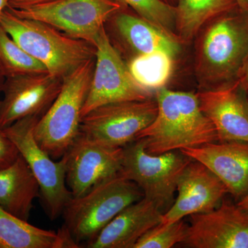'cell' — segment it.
Masks as SVG:
<instances>
[{"label":"cell","instance_id":"6da1fadb","mask_svg":"<svg viewBox=\"0 0 248 248\" xmlns=\"http://www.w3.org/2000/svg\"><path fill=\"white\" fill-rule=\"evenodd\" d=\"M195 73L200 91L240 79L248 61V11L239 6L207 23L196 37Z\"/></svg>","mask_w":248,"mask_h":248},{"label":"cell","instance_id":"7a4b0ae2","mask_svg":"<svg viewBox=\"0 0 248 248\" xmlns=\"http://www.w3.org/2000/svg\"><path fill=\"white\" fill-rule=\"evenodd\" d=\"M158 111L136 140L147 153L160 155L218 141L216 130L201 109L197 93L163 87L155 91Z\"/></svg>","mask_w":248,"mask_h":248},{"label":"cell","instance_id":"3957f363","mask_svg":"<svg viewBox=\"0 0 248 248\" xmlns=\"http://www.w3.org/2000/svg\"><path fill=\"white\" fill-rule=\"evenodd\" d=\"M0 23L26 52L49 73L64 79L81 64L95 58V46L66 35L40 21L18 17L9 9L0 14Z\"/></svg>","mask_w":248,"mask_h":248},{"label":"cell","instance_id":"277c9868","mask_svg":"<svg viewBox=\"0 0 248 248\" xmlns=\"http://www.w3.org/2000/svg\"><path fill=\"white\" fill-rule=\"evenodd\" d=\"M94 64L95 58L91 59L63 79L58 97L35 124L36 141L53 159L62 158L79 136Z\"/></svg>","mask_w":248,"mask_h":248},{"label":"cell","instance_id":"5b68a950","mask_svg":"<svg viewBox=\"0 0 248 248\" xmlns=\"http://www.w3.org/2000/svg\"><path fill=\"white\" fill-rule=\"evenodd\" d=\"M143 197L140 187L119 173L84 195L72 197L62 213L63 226L77 244H87L124 208Z\"/></svg>","mask_w":248,"mask_h":248},{"label":"cell","instance_id":"8992f818","mask_svg":"<svg viewBox=\"0 0 248 248\" xmlns=\"http://www.w3.org/2000/svg\"><path fill=\"white\" fill-rule=\"evenodd\" d=\"M125 7L119 0H52L22 9H7L18 17L46 23L95 46L108 19Z\"/></svg>","mask_w":248,"mask_h":248},{"label":"cell","instance_id":"52a82bcc","mask_svg":"<svg viewBox=\"0 0 248 248\" xmlns=\"http://www.w3.org/2000/svg\"><path fill=\"white\" fill-rule=\"evenodd\" d=\"M192 160L180 151L150 154L135 140L123 148L121 173L163 210L172 202L179 177Z\"/></svg>","mask_w":248,"mask_h":248},{"label":"cell","instance_id":"ba28073f","mask_svg":"<svg viewBox=\"0 0 248 248\" xmlns=\"http://www.w3.org/2000/svg\"><path fill=\"white\" fill-rule=\"evenodd\" d=\"M37 117H28L18 120L3 129L5 135L16 146L39 183L40 193L49 218L55 220L62 215L72 193L66 187V158L65 155L59 161L44 151L36 141L34 128Z\"/></svg>","mask_w":248,"mask_h":248},{"label":"cell","instance_id":"9c48e42d","mask_svg":"<svg viewBox=\"0 0 248 248\" xmlns=\"http://www.w3.org/2000/svg\"><path fill=\"white\" fill-rule=\"evenodd\" d=\"M95 47L94 73L82 117L106 104L155 97V92L145 89L134 79L126 62L109 41L104 27L97 37Z\"/></svg>","mask_w":248,"mask_h":248},{"label":"cell","instance_id":"30bf717a","mask_svg":"<svg viewBox=\"0 0 248 248\" xmlns=\"http://www.w3.org/2000/svg\"><path fill=\"white\" fill-rule=\"evenodd\" d=\"M157 111L155 97L106 104L82 117L80 133L107 146L124 148L154 121Z\"/></svg>","mask_w":248,"mask_h":248},{"label":"cell","instance_id":"8fae6325","mask_svg":"<svg viewBox=\"0 0 248 248\" xmlns=\"http://www.w3.org/2000/svg\"><path fill=\"white\" fill-rule=\"evenodd\" d=\"M63 79L48 72L6 77L0 99V130L28 117L41 118L61 91Z\"/></svg>","mask_w":248,"mask_h":248},{"label":"cell","instance_id":"7c38bea8","mask_svg":"<svg viewBox=\"0 0 248 248\" xmlns=\"http://www.w3.org/2000/svg\"><path fill=\"white\" fill-rule=\"evenodd\" d=\"M109 41L126 63L141 55L161 50L176 59L182 42L125 7L116 12L104 24Z\"/></svg>","mask_w":248,"mask_h":248},{"label":"cell","instance_id":"4fadbf2b","mask_svg":"<svg viewBox=\"0 0 248 248\" xmlns=\"http://www.w3.org/2000/svg\"><path fill=\"white\" fill-rule=\"evenodd\" d=\"M64 155L66 184L73 197L84 195L122 170L123 148L107 146L81 133Z\"/></svg>","mask_w":248,"mask_h":248},{"label":"cell","instance_id":"5bb4252c","mask_svg":"<svg viewBox=\"0 0 248 248\" xmlns=\"http://www.w3.org/2000/svg\"><path fill=\"white\" fill-rule=\"evenodd\" d=\"M182 245L191 248H248V211L226 202L190 216Z\"/></svg>","mask_w":248,"mask_h":248},{"label":"cell","instance_id":"9a60e30c","mask_svg":"<svg viewBox=\"0 0 248 248\" xmlns=\"http://www.w3.org/2000/svg\"><path fill=\"white\" fill-rule=\"evenodd\" d=\"M177 197L161 224H170L186 217L207 213L217 208L228 194L223 182L202 163L192 159L178 181Z\"/></svg>","mask_w":248,"mask_h":248},{"label":"cell","instance_id":"2e32d148","mask_svg":"<svg viewBox=\"0 0 248 248\" xmlns=\"http://www.w3.org/2000/svg\"><path fill=\"white\" fill-rule=\"evenodd\" d=\"M202 112L211 121L218 141L248 143V100L241 81L197 93Z\"/></svg>","mask_w":248,"mask_h":248},{"label":"cell","instance_id":"e0dca14e","mask_svg":"<svg viewBox=\"0 0 248 248\" xmlns=\"http://www.w3.org/2000/svg\"><path fill=\"white\" fill-rule=\"evenodd\" d=\"M180 151L210 170L235 200L238 202L248 192V142L217 141Z\"/></svg>","mask_w":248,"mask_h":248},{"label":"cell","instance_id":"ac0fdd59","mask_svg":"<svg viewBox=\"0 0 248 248\" xmlns=\"http://www.w3.org/2000/svg\"><path fill=\"white\" fill-rule=\"evenodd\" d=\"M162 210L143 197L112 218L92 241L89 248H134L145 233L162 221Z\"/></svg>","mask_w":248,"mask_h":248},{"label":"cell","instance_id":"d6986e66","mask_svg":"<svg viewBox=\"0 0 248 248\" xmlns=\"http://www.w3.org/2000/svg\"><path fill=\"white\" fill-rule=\"evenodd\" d=\"M40 192L38 182L20 154L14 164L0 170V206L8 213L28 221Z\"/></svg>","mask_w":248,"mask_h":248},{"label":"cell","instance_id":"ffe728a7","mask_svg":"<svg viewBox=\"0 0 248 248\" xmlns=\"http://www.w3.org/2000/svg\"><path fill=\"white\" fill-rule=\"evenodd\" d=\"M64 227L58 232L32 226L0 206V248H79Z\"/></svg>","mask_w":248,"mask_h":248},{"label":"cell","instance_id":"44dd1931","mask_svg":"<svg viewBox=\"0 0 248 248\" xmlns=\"http://www.w3.org/2000/svg\"><path fill=\"white\" fill-rule=\"evenodd\" d=\"M236 0H177V36L187 43L214 18L237 7Z\"/></svg>","mask_w":248,"mask_h":248},{"label":"cell","instance_id":"7402d4cb","mask_svg":"<svg viewBox=\"0 0 248 248\" xmlns=\"http://www.w3.org/2000/svg\"><path fill=\"white\" fill-rule=\"evenodd\" d=\"M174 60L169 53L158 50L134 58L127 64L139 84L155 92L166 87L172 75Z\"/></svg>","mask_w":248,"mask_h":248},{"label":"cell","instance_id":"603a6c76","mask_svg":"<svg viewBox=\"0 0 248 248\" xmlns=\"http://www.w3.org/2000/svg\"><path fill=\"white\" fill-rule=\"evenodd\" d=\"M0 65L6 77L48 72L42 63L26 53L0 23Z\"/></svg>","mask_w":248,"mask_h":248},{"label":"cell","instance_id":"cb8c5ba5","mask_svg":"<svg viewBox=\"0 0 248 248\" xmlns=\"http://www.w3.org/2000/svg\"><path fill=\"white\" fill-rule=\"evenodd\" d=\"M140 17L146 19L171 35L177 36L175 6L161 0H119Z\"/></svg>","mask_w":248,"mask_h":248},{"label":"cell","instance_id":"d4e9b609","mask_svg":"<svg viewBox=\"0 0 248 248\" xmlns=\"http://www.w3.org/2000/svg\"><path fill=\"white\" fill-rule=\"evenodd\" d=\"M188 224L184 220L153 227L140 238L134 248H170L182 244Z\"/></svg>","mask_w":248,"mask_h":248},{"label":"cell","instance_id":"484cf974","mask_svg":"<svg viewBox=\"0 0 248 248\" xmlns=\"http://www.w3.org/2000/svg\"><path fill=\"white\" fill-rule=\"evenodd\" d=\"M19 155L17 146L0 130V170L14 164Z\"/></svg>","mask_w":248,"mask_h":248},{"label":"cell","instance_id":"4316f807","mask_svg":"<svg viewBox=\"0 0 248 248\" xmlns=\"http://www.w3.org/2000/svg\"><path fill=\"white\" fill-rule=\"evenodd\" d=\"M50 1L52 0H9V7L13 9H22Z\"/></svg>","mask_w":248,"mask_h":248},{"label":"cell","instance_id":"83f0119b","mask_svg":"<svg viewBox=\"0 0 248 248\" xmlns=\"http://www.w3.org/2000/svg\"><path fill=\"white\" fill-rule=\"evenodd\" d=\"M239 80L241 81L243 87H244L248 100V61L244 67V71H243L242 74L240 77Z\"/></svg>","mask_w":248,"mask_h":248},{"label":"cell","instance_id":"f1b7e54d","mask_svg":"<svg viewBox=\"0 0 248 248\" xmlns=\"http://www.w3.org/2000/svg\"><path fill=\"white\" fill-rule=\"evenodd\" d=\"M236 205H237L239 208L243 209V210L248 211V192H246V195H245L241 200L238 201Z\"/></svg>","mask_w":248,"mask_h":248},{"label":"cell","instance_id":"f546056e","mask_svg":"<svg viewBox=\"0 0 248 248\" xmlns=\"http://www.w3.org/2000/svg\"><path fill=\"white\" fill-rule=\"evenodd\" d=\"M6 75H5L4 70L1 68L0 65V93L2 91L3 86H4L5 80H6Z\"/></svg>","mask_w":248,"mask_h":248},{"label":"cell","instance_id":"4dcf8cb0","mask_svg":"<svg viewBox=\"0 0 248 248\" xmlns=\"http://www.w3.org/2000/svg\"><path fill=\"white\" fill-rule=\"evenodd\" d=\"M240 9L248 11V0H236Z\"/></svg>","mask_w":248,"mask_h":248},{"label":"cell","instance_id":"1f68e13d","mask_svg":"<svg viewBox=\"0 0 248 248\" xmlns=\"http://www.w3.org/2000/svg\"><path fill=\"white\" fill-rule=\"evenodd\" d=\"M9 7V0H0V14Z\"/></svg>","mask_w":248,"mask_h":248},{"label":"cell","instance_id":"d6a6232c","mask_svg":"<svg viewBox=\"0 0 248 248\" xmlns=\"http://www.w3.org/2000/svg\"><path fill=\"white\" fill-rule=\"evenodd\" d=\"M161 1H164L166 4L170 5V6H175V7L177 4V0H161Z\"/></svg>","mask_w":248,"mask_h":248}]
</instances>
